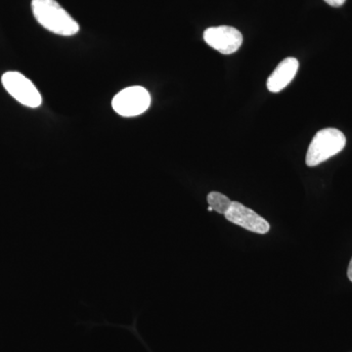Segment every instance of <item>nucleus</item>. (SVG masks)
<instances>
[{"label": "nucleus", "instance_id": "nucleus-9", "mask_svg": "<svg viewBox=\"0 0 352 352\" xmlns=\"http://www.w3.org/2000/svg\"><path fill=\"white\" fill-rule=\"evenodd\" d=\"M324 1L330 6L340 7L344 6V2H346V0H324Z\"/></svg>", "mask_w": 352, "mask_h": 352}, {"label": "nucleus", "instance_id": "nucleus-4", "mask_svg": "<svg viewBox=\"0 0 352 352\" xmlns=\"http://www.w3.org/2000/svg\"><path fill=\"white\" fill-rule=\"evenodd\" d=\"M1 82L6 91L25 107L38 108L43 103L38 88L19 72H7Z\"/></svg>", "mask_w": 352, "mask_h": 352}, {"label": "nucleus", "instance_id": "nucleus-3", "mask_svg": "<svg viewBox=\"0 0 352 352\" xmlns=\"http://www.w3.org/2000/svg\"><path fill=\"white\" fill-rule=\"evenodd\" d=\"M151 105V96L146 88L131 87L124 88L113 97V110L122 117L131 118L142 115Z\"/></svg>", "mask_w": 352, "mask_h": 352}, {"label": "nucleus", "instance_id": "nucleus-1", "mask_svg": "<svg viewBox=\"0 0 352 352\" xmlns=\"http://www.w3.org/2000/svg\"><path fill=\"white\" fill-rule=\"evenodd\" d=\"M32 9L39 24L51 32L72 36L80 31L78 22L56 0H32Z\"/></svg>", "mask_w": 352, "mask_h": 352}, {"label": "nucleus", "instance_id": "nucleus-7", "mask_svg": "<svg viewBox=\"0 0 352 352\" xmlns=\"http://www.w3.org/2000/svg\"><path fill=\"white\" fill-rule=\"evenodd\" d=\"M298 67H300V63L294 57L286 58L283 61L280 62L277 68L268 78V90L273 94H277L283 90L295 78Z\"/></svg>", "mask_w": 352, "mask_h": 352}, {"label": "nucleus", "instance_id": "nucleus-2", "mask_svg": "<svg viewBox=\"0 0 352 352\" xmlns=\"http://www.w3.org/2000/svg\"><path fill=\"white\" fill-rule=\"evenodd\" d=\"M346 138L339 129H325L317 132L308 147L305 163L316 166L344 149Z\"/></svg>", "mask_w": 352, "mask_h": 352}, {"label": "nucleus", "instance_id": "nucleus-10", "mask_svg": "<svg viewBox=\"0 0 352 352\" xmlns=\"http://www.w3.org/2000/svg\"><path fill=\"white\" fill-rule=\"evenodd\" d=\"M347 276H349V279L352 282V258L351 263H349V270H347Z\"/></svg>", "mask_w": 352, "mask_h": 352}, {"label": "nucleus", "instance_id": "nucleus-8", "mask_svg": "<svg viewBox=\"0 0 352 352\" xmlns=\"http://www.w3.org/2000/svg\"><path fill=\"white\" fill-rule=\"evenodd\" d=\"M208 206L214 212L220 214H226L232 205V201L228 197L219 193V192H212L208 195Z\"/></svg>", "mask_w": 352, "mask_h": 352}, {"label": "nucleus", "instance_id": "nucleus-5", "mask_svg": "<svg viewBox=\"0 0 352 352\" xmlns=\"http://www.w3.org/2000/svg\"><path fill=\"white\" fill-rule=\"evenodd\" d=\"M204 39L210 47L224 55L235 53L243 43L242 34L229 25L208 28L204 32Z\"/></svg>", "mask_w": 352, "mask_h": 352}, {"label": "nucleus", "instance_id": "nucleus-6", "mask_svg": "<svg viewBox=\"0 0 352 352\" xmlns=\"http://www.w3.org/2000/svg\"><path fill=\"white\" fill-rule=\"evenodd\" d=\"M224 215L228 221L243 227L245 230L258 234L270 232V226L266 219L239 201H232V205Z\"/></svg>", "mask_w": 352, "mask_h": 352}]
</instances>
